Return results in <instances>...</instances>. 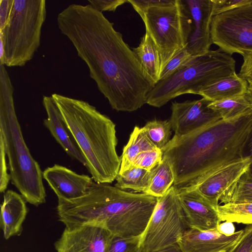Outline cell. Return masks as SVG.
Listing matches in <instances>:
<instances>
[{
  "label": "cell",
  "instance_id": "cell-22",
  "mask_svg": "<svg viewBox=\"0 0 252 252\" xmlns=\"http://www.w3.org/2000/svg\"><path fill=\"white\" fill-rule=\"evenodd\" d=\"M156 149L158 148L149 139L143 127L135 126L123 148L119 173L132 167L135 159L140 153Z\"/></svg>",
  "mask_w": 252,
  "mask_h": 252
},
{
  "label": "cell",
  "instance_id": "cell-35",
  "mask_svg": "<svg viewBox=\"0 0 252 252\" xmlns=\"http://www.w3.org/2000/svg\"><path fill=\"white\" fill-rule=\"evenodd\" d=\"M89 4L95 10L114 12L118 7L127 2V0H88Z\"/></svg>",
  "mask_w": 252,
  "mask_h": 252
},
{
  "label": "cell",
  "instance_id": "cell-29",
  "mask_svg": "<svg viewBox=\"0 0 252 252\" xmlns=\"http://www.w3.org/2000/svg\"><path fill=\"white\" fill-rule=\"evenodd\" d=\"M185 47L175 55L161 71L159 81L166 79L186 65L193 58Z\"/></svg>",
  "mask_w": 252,
  "mask_h": 252
},
{
  "label": "cell",
  "instance_id": "cell-25",
  "mask_svg": "<svg viewBox=\"0 0 252 252\" xmlns=\"http://www.w3.org/2000/svg\"><path fill=\"white\" fill-rule=\"evenodd\" d=\"M174 176L168 161L164 158L152 170L150 184L147 194L156 197L163 196L173 186Z\"/></svg>",
  "mask_w": 252,
  "mask_h": 252
},
{
  "label": "cell",
  "instance_id": "cell-27",
  "mask_svg": "<svg viewBox=\"0 0 252 252\" xmlns=\"http://www.w3.org/2000/svg\"><path fill=\"white\" fill-rule=\"evenodd\" d=\"M217 210L221 221L252 224V203H227Z\"/></svg>",
  "mask_w": 252,
  "mask_h": 252
},
{
  "label": "cell",
  "instance_id": "cell-31",
  "mask_svg": "<svg viewBox=\"0 0 252 252\" xmlns=\"http://www.w3.org/2000/svg\"><path fill=\"white\" fill-rule=\"evenodd\" d=\"M162 158V152L159 149L145 151L136 158L133 166L151 171L161 162Z\"/></svg>",
  "mask_w": 252,
  "mask_h": 252
},
{
  "label": "cell",
  "instance_id": "cell-3",
  "mask_svg": "<svg viewBox=\"0 0 252 252\" xmlns=\"http://www.w3.org/2000/svg\"><path fill=\"white\" fill-rule=\"evenodd\" d=\"M158 198L93 182L87 193L71 200L58 199L59 220L66 227L94 225L121 237L141 236Z\"/></svg>",
  "mask_w": 252,
  "mask_h": 252
},
{
  "label": "cell",
  "instance_id": "cell-20",
  "mask_svg": "<svg viewBox=\"0 0 252 252\" xmlns=\"http://www.w3.org/2000/svg\"><path fill=\"white\" fill-rule=\"evenodd\" d=\"M248 81L234 73L201 90L198 95L215 101L228 97L245 95L248 90Z\"/></svg>",
  "mask_w": 252,
  "mask_h": 252
},
{
  "label": "cell",
  "instance_id": "cell-5",
  "mask_svg": "<svg viewBox=\"0 0 252 252\" xmlns=\"http://www.w3.org/2000/svg\"><path fill=\"white\" fill-rule=\"evenodd\" d=\"M13 92L5 65L0 64V138L8 158L10 180L26 202L38 206L46 202L43 172L24 140L16 113Z\"/></svg>",
  "mask_w": 252,
  "mask_h": 252
},
{
  "label": "cell",
  "instance_id": "cell-13",
  "mask_svg": "<svg viewBox=\"0 0 252 252\" xmlns=\"http://www.w3.org/2000/svg\"><path fill=\"white\" fill-rule=\"evenodd\" d=\"M191 20V32L186 46L193 57L202 55L212 43L211 24L213 0H181Z\"/></svg>",
  "mask_w": 252,
  "mask_h": 252
},
{
  "label": "cell",
  "instance_id": "cell-26",
  "mask_svg": "<svg viewBox=\"0 0 252 252\" xmlns=\"http://www.w3.org/2000/svg\"><path fill=\"white\" fill-rule=\"evenodd\" d=\"M220 200L224 204L252 203V175L248 170L240 177Z\"/></svg>",
  "mask_w": 252,
  "mask_h": 252
},
{
  "label": "cell",
  "instance_id": "cell-9",
  "mask_svg": "<svg viewBox=\"0 0 252 252\" xmlns=\"http://www.w3.org/2000/svg\"><path fill=\"white\" fill-rule=\"evenodd\" d=\"M189 228L178 190L172 186L157 204L141 235L140 252H157L178 244Z\"/></svg>",
  "mask_w": 252,
  "mask_h": 252
},
{
  "label": "cell",
  "instance_id": "cell-14",
  "mask_svg": "<svg viewBox=\"0 0 252 252\" xmlns=\"http://www.w3.org/2000/svg\"><path fill=\"white\" fill-rule=\"evenodd\" d=\"M178 190L179 202L189 227L201 230L217 228L221 221L217 208L193 189Z\"/></svg>",
  "mask_w": 252,
  "mask_h": 252
},
{
  "label": "cell",
  "instance_id": "cell-2",
  "mask_svg": "<svg viewBox=\"0 0 252 252\" xmlns=\"http://www.w3.org/2000/svg\"><path fill=\"white\" fill-rule=\"evenodd\" d=\"M252 127V112L221 119L204 127L174 135L161 149L172 169L177 190L194 187L224 166L242 158Z\"/></svg>",
  "mask_w": 252,
  "mask_h": 252
},
{
  "label": "cell",
  "instance_id": "cell-30",
  "mask_svg": "<svg viewBox=\"0 0 252 252\" xmlns=\"http://www.w3.org/2000/svg\"><path fill=\"white\" fill-rule=\"evenodd\" d=\"M141 236L121 237L114 236L107 252H140Z\"/></svg>",
  "mask_w": 252,
  "mask_h": 252
},
{
  "label": "cell",
  "instance_id": "cell-7",
  "mask_svg": "<svg viewBox=\"0 0 252 252\" xmlns=\"http://www.w3.org/2000/svg\"><path fill=\"white\" fill-rule=\"evenodd\" d=\"M46 17L45 0H14L9 20L1 31L2 64L22 67L33 57L40 45L41 29Z\"/></svg>",
  "mask_w": 252,
  "mask_h": 252
},
{
  "label": "cell",
  "instance_id": "cell-34",
  "mask_svg": "<svg viewBox=\"0 0 252 252\" xmlns=\"http://www.w3.org/2000/svg\"><path fill=\"white\" fill-rule=\"evenodd\" d=\"M6 154L3 142L0 138V191L5 192L10 180L8 173V165L6 162Z\"/></svg>",
  "mask_w": 252,
  "mask_h": 252
},
{
  "label": "cell",
  "instance_id": "cell-21",
  "mask_svg": "<svg viewBox=\"0 0 252 252\" xmlns=\"http://www.w3.org/2000/svg\"><path fill=\"white\" fill-rule=\"evenodd\" d=\"M132 50L144 70L156 84L160 74V57L157 46L149 34L145 32L139 45Z\"/></svg>",
  "mask_w": 252,
  "mask_h": 252
},
{
  "label": "cell",
  "instance_id": "cell-37",
  "mask_svg": "<svg viewBox=\"0 0 252 252\" xmlns=\"http://www.w3.org/2000/svg\"><path fill=\"white\" fill-rule=\"evenodd\" d=\"M14 0H0V31L7 24L12 9Z\"/></svg>",
  "mask_w": 252,
  "mask_h": 252
},
{
  "label": "cell",
  "instance_id": "cell-16",
  "mask_svg": "<svg viewBox=\"0 0 252 252\" xmlns=\"http://www.w3.org/2000/svg\"><path fill=\"white\" fill-rule=\"evenodd\" d=\"M243 233L242 229L226 235L217 228L201 230L189 227L177 244L182 252H226L237 243Z\"/></svg>",
  "mask_w": 252,
  "mask_h": 252
},
{
  "label": "cell",
  "instance_id": "cell-18",
  "mask_svg": "<svg viewBox=\"0 0 252 252\" xmlns=\"http://www.w3.org/2000/svg\"><path fill=\"white\" fill-rule=\"evenodd\" d=\"M42 103L47 116L44 126L69 156L86 166V159L52 97L44 95Z\"/></svg>",
  "mask_w": 252,
  "mask_h": 252
},
{
  "label": "cell",
  "instance_id": "cell-10",
  "mask_svg": "<svg viewBox=\"0 0 252 252\" xmlns=\"http://www.w3.org/2000/svg\"><path fill=\"white\" fill-rule=\"evenodd\" d=\"M213 44L232 55L252 53V3L214 16Z\"/></svg>",
  "mask_w": 252,
  "mask_h": 252
},
{
  "label": "cell",
  "instance_id": "cell-28",
  "mask_svg": "<svg viewBox=\"0 0 252 252\" xmlns=\"http://www.w3.org/2000/svg\"><path fill=\"white\" fill-rule=\"evenodd\" d=\"M148 137L156 147L161 150L170 140L171 124L167 120H153L142 127Z\"/></svg>",
  "mask_w": 252,
  "mask_h": 252
},
{
  "label": "cell",
  "instance_id": "cell-4",
  "mask_svg": "<svg viewBox=\"0 0 252 252\" xmlns=\"http://www.w3.org/2000/svg\"><path fill=\"white\" fill-rule=\"evenodd\" d=\"M51 96L61 112L95 182L112 183L120 170L116 125L88 102L58 94Z\"/></svg>",
  "mask_w": 252,
  "mask_h": 252
},
{
  "label": "cell",
  "instance_id": "cell-19",
  "mask_svg": "<svg viewBox=\"0 0 252 252\" xmlns=\"http://www.w3.org/2000/svg\"><path fill=\"white\" fill-rule=\"evenodd\" d=\"M25 201L21 195L12 190L4 193L0 221L5 239L21 234L22 224L28 213Z\"/></svg>",
  "mask_w": 252,
  "mask_h": 252
},
{
  "label": "cell",
  "instance_id": "cell-42",
  "mask_svg": "<svg viewBox=\"0 0 252 252\" xmlns=\"http://www.w3.org/2000/svg\"></svg>",
  "mask_w": 252,
  "mask_h": 252
},
{
  "label": "cell",
  "instance_id": "cell-33",
  "mask_svg": "<svg viewBox=\"0 0 252 252\" xmlns=\"http://www.w3.org/2000/svg\"><path fill=\"white\" fill-rule=\"evenodd\" d=\"M252 252V224L247 225L237 243L226 252Z\"/></svg>",
  "mask_w": 252,
  "mask_h": 252
},
{
  "label": "cell",
  "instance_id": "cell-17",
  "mask_svg": "<svg viewBox=\"0 0 252 252\" xmlns=\"http://www.w3.org/2000/svg\"><path fill=\"white\" fill-rule=\"evenodd\" d=\"M43 178L58 199L71 200L85 195L93 183L88 175L78 174L60 165L54 164L43 172Z\"/></svg>",
  "mask_w": 252,
  "mask_h": 252
},
{
  "label": "cell",
  "instance_id": "cell-23",
  "mask_svg": "<svg viewBox=\"0 0 252 252\" xmlns=\"http://www.w3.org/2000/svg\"><path fill=\"white\" fill-rule=\"evenodd\" d=\"M151 176L152 170L133 166L122 173H118L115 187L122 190L130 189L146 193Z\"/></svg>",
  "mask_w": 252,
  "mask_h": 252
},
{
  "label": "cell",
  "instance_id": "cell-38",
  "mask_svg": "<svg viewBox=\"0 0 252 252\" xmlns=\"http://www.w3.org/2000/svg\"><path fill=\"white\" fill-rule=\"evenodd\" d=\"M242 158L249 157L252 162L249 168V172L252 175V127L251 128L241 151Z\"/></svg>",
  "mask_w": 252,
  "mask_h": 252
},
{
  "label": "cell",
  "instance_id": "cell-8",
  "mask_svg": "<svg viewBox=\"0 0 252 252\" xmlns=\"http://www.w3.org/2000/svg\"><path fill=\"white\" fill-rule=\"evenodd\" d=\"M146 32L157 46L160 72L168 62L186 47L191 32V20L181 0L149 7L138 14Z\"/></svg>",
  "mask_w": 252,
  "mask_h": 252
},
{
  "label": "cell",
  "instance_id": "cell-36",
  "mask_svg": "<svg viewBox=\"0 0 252 252\" xmlns=\"http://www.w3.org/2000/svg\"><path fill=\"white\" fill-rule=\"evenodd\" d=\"M175 0H127L138 14L146 9L156 6L164 5L174 2Z\"/></svg>",
  "mask_w": 252,
  "mask_h": 252
},
{
  "label": "cell",
  "instance_id": "cell-15",
  "mask_svg": "<svg viewBox=\"0 0 252 252\" xmlns=\"http://www.w3.org/2000/svg\"><path fill=\"white\" fill-rule=\"evenodd\" d=\"M251 162L249 157L241 158L221 168L194 187L189 189H195L218 207L219 201L248 170Z\"/></svg>",
  "mask_w": 252,
  "mask_h": 252
},
{
  "label": "cell",
  "instance_id": "cell-39",
  "mask_svg": "<svg viewBox=\"0 0 252 252\" xmlns=\"http://www.w3.org/2000/svg\"><path fill=\"white\" fill-rule=\"evenodd\" d=\"M217 229L220 233L226 235H230L235 232V228L233 222L227 221L220 223Z\"/></svg>",
  "mask_w": 252,
  "mask_h": 252
},
{
  "label": "cell",
  "instance_id": "cell-41",
  "mask_svg": "<svg viewBox=\"0 0 252 252\" xmlns=\"http://www.w3.org/2000/svg\"><path fill=\"white\" fill-rule=\"evenodd\" d=\"M249 100L252 103V82L250 84L247 94Z\"/></svg>",
  "mask_w": 252,
  "mask_h": 252
},
{
  "label": "cell",
  "instance_id": "cell-1",
  "mask_svg": "<svg viewBox=\"0 0 252 252\" xmlns=\"http://www.w3.org/2000/svg\"><path fill=\"white\" fill-rule=\"evenodd\" d=\"M57 21L112 109L131 112L146 103L156 83L102 12L89 4H71L58 14Z\"/></svg>",
  "mask_w": 252,
  "mask_h": 252
},
{
  "label": "cell",
  "instance_id": "cell-24",
  "mask_svg": "<svg viewBox=\"0 0 252 252\" xmlns=\"http://www.w3.org/2000/svg\"><path fill=\"white\" fill-rule=\"evenodd\" d=\"M208 106L218 112L222 120L232 119L252 112V103L245 94L212 101Z\"/></svg>",
  "mask_w": 252,
  "mask_h": 252
},
{
  "label": "cell",
  "instance_id": "cell-32",
  "mask_svg": "<svg viewBox=\"0 0 252 252\" xmlns=\"http://www.w3.org/2000/svg\"><path fill=\"white\" fill-rule=\"evenodd\" d=\"M252 3V0H213V16Z\"/></svg>",
  "mask_w": 252,
  "mask_h": 252
},
{
  "label": "cell",
  "instance_id": "cell-11",
  "mask_svg": "<svg viewBox=\"0 0 252 252\" xmlns=\"http://www.w3.org/2000/svg\"><path fill=\"white\" fill-rule=\"evenodd\" d=\"M211 102L204 97L182 102H173L169 121L174 135H187L221 120L219 113L209 107Z\"/></svg>",
  "mask_w": 252,
  "mask_h": 252
},
{
  "label": "cell",
  "instance_id": "cell-12",
  "mask_svg": "<svg viewBox=\"0 0 252 252\" xmlns=\"http://www.w3.org/2000/svg\"><path fill=\"white\" fill-rule=\"evenodd\" d=\"M114 236L94 225L65 227L54 247L56 252H107Z\"/></svg>",
  "mask_w": 252,
  "mask_h": 252
},
{
  "label": "cell",
  "instance_id": "cell-6",
  "mask_svg": "<svg viewBox=\"0 0 252 252\" xmlns=\"http://www.w3.org/2000/svg\"><path fill=\"white\" fill-rule=\"evenodd\" d=\"M236 61L220 48L194 57L182 68L158 81L149 92L146 103L161 107L186 94H199L205 88L235 73Z\"/></svg>",
  "mask_w": 252,
  "mask_h": 252
},
{
  "label": "cell",
  "instance_id": "cell-40",
  "mask_svg": "<svg viewBox=\"0 0 252 252\" xmlns=\"http://www.w3.org/2000/svg\"><path fill=\"white\" fill-rule=\"evenodd\" d=\"M157 252H182L178 244L174 245L165 249Z\"/></svg>",
  "mask_w": 252,
  "mask_h": 252
}]
</instances>
